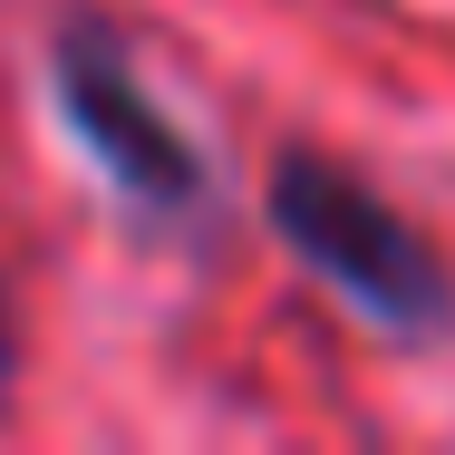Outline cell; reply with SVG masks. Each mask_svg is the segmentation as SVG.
Returning <instances> with one entry per match:
<instances>
[{"mask_svg": "<svg viewBox=\"0 0 455 455\" xmlns=\"http://www.w3.org/2000/svg\"><path fill=\"white\" fill-rule=\"evenodd\" d=\"M272 223H281V243L330 281L339 300H359L368 320H387V330L446 320V262H436L359 175H339V165H320V156H281Z\"/></svg>", "mask_w": 455, "mask_h": 455, "instance_id": "6da1fadb", "label": "cell"}, {"mask_svg": "<svg viewBox=\"0 0 455 455\" xmlns=\"http://www.w3.org/2000/svg\"><path fill=\"white\" fill-rule=\"evenodd\" d=\"M59 107H68V126L97 146V165L126 184L136 204H156V213H184V204H194L204 175H194L184 136L156 116L136 59H126L97 20H68V29H59Z\"/></svg>", "mask_w": 455, "mask_h": 455, "instance_id": "7a4b0ae2", "label": "cell"}, {"mask_svg": "<svg viewBox=\"0 0 455 455\" xmlns=\"http://www.w3.org/2000/svg\"><path fill=\"white\" fill-rule=\"evenodd\" d=\"M0 359H10V330H0Z\"/></svg>", "mask_w": 455, "mask_h": 455, "instance_id": "3957f363", "label": "cell"}]
</instances>
